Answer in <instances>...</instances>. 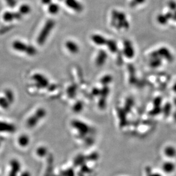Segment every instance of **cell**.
<instances>
[{
	"mask_svg": "<svg viewBox=\"0 0 176 176\" xmlns=\"http://www.w3.org/2000/svg\"><path fill=\"white\" fill-rule=\"evenodd\" d=\"M111 25L117 29L122 28L128 29L129 27V22L124 13L116 10H113L112 12Z\"/></svg>",
	"mask_w": 176,
	"mask_h": 176,
	"instance_id": "1",
	"label": "cell"
},
{
	"mask_svg": "<svg viewBox=\"0 0 176 176\" xmlns=\"http://www.w3.org/2000/svg\"><path fill=\"white\" fill-rule=\"evenodd\" d=\"M55 21L52 20H49L46 22L37 38V42L39 45H42L46 42L48 35L55 26Z\"/></svg>",
	"mask_w": 176,
	"mask_h": 176,
	"instance_id": "2",
	"label": "cell"
},
{
	"mask_svg": "<svg viewBox=\"0 0 176 176\" xmlns=\"http://www.w3.org/2000/svg\"><path fill=\"white\" fill-rule=\"evenodd\" d=\"M152 57L158 56L160 58H163L167 61L172 62L173 60V56L171 52L167 47H163L160 48L156 52H153L151 54Z\"/></svg>",
	"mask_w": 176,
	"mask_h": 176,
	"instance_id": "3",
	"label": "cell"
},
{
	"mask_svg": "<svg viewBox=\"0 0 176 176\" xmlns=\"http://www.w3.org/2000/svg\"><path fill=\"white\" fill-rule=\"evenodd\" d=\"M123 52L124 56L128 58H132L135 56V50L132 44L128 40H126L124 42Z\"/></svg>",
	"mask_w": 176,
	"mask_h": 176,
	"instance_id": "4",
	"label": "cell"
},
{
	"mask_svg": "<svg viewBox=\"0 0 176 176\" xmlns=\"http://www.w3.org/2000/svg\"><path fill=\"white\" fill-rule=\"evenodd\" d=\"M65 3L70 8L76 12H81L83 9L82 5L77 0H66Z\"/></svg>",
	"mask_w": 176,
	"mask_h": 176,
	"instance_id": "5",
	"label": "cell"
},
{
	"mask_svg": "<svg viewBox=\"0 0 176 176\" xmlns=\"http://www.w3.org/2000/svg\"><path fill=\"white\" fill-rule=\"evenodd\" d=\"M22 18L21 14L17 12H6L3 15V19L6 22H11L14 20H20Z\"/></svg>",
	"mask_w": 176,
	"mask_h": 176,
	"instance_id": "6",
	"label": "cell"
},
{
	"mask_svg": "<svg viewBox=\"0 0 176 176\" xmlns=\"http://www.w3.org/2000/svg\"><path fill=\"white\" fill-rule=\"evenodd\" d=\"M107 54L104 50H100L96 59V63L98 66L103 65L107 59Z\"/></svg>",
	"mask_w": 176,
	"mask_h": 176,
	"instance_id": "7",
	"label": "cell"
},
{
	"mask_svg": "<svg viewBox=\"0 0 176 176\" xmlns=\"http://www.w3.org/2000/svg\"><path fill=\"white\" fill-rule=\"evenodd\" d=\"M92 41L98 46H103L106 45L107 40L101 35H93L91 37Z\"/></svg>",
	"mask_w": 176,
	"mask_h": 176,
	"instance_id": "8",
	"label": "cell"
},
{
	"mask_svg": "<svg viewBox=\"0 0 176 176\" xmlns=\"http://www.w3.org/2000/svg\"><path fill=\"white\" fill-rule=\"evenodd\" d=\"M66 47L69 52L71 53L76 54L79 51V47L77 43L71 41H69L66 42Z\"/></svg>",
	"mask_w": 176,
	"mask_h": 176,
	"instance_id": "9",
	"label": "cell"
},
{
	"mask_svg": "<svg viewBox=\"0 0 176 176\" xmlns=\"http://www.w3.org/2000/svg\"><path fill=\"white\" fill-rule=\"evenodd\" d=\"M163 172L167 174H171L175 171V165L171 161L165 162L163 164Z\"/></svg>",
	"mask_w": 176,
	"mask_h": 176,
	"instance_id": "10",
	"label": "cell"
},
{
	"mask_svg": "<svg viewBox=\"0 0 176 176\" xmlns=\"http://www.w3.org/2000/svg\"><path fill=\"white\" fill-rule=\"evenodd\" d=\"M13 47L17 51L26 52L28 45H27L25 43L22 42L21 41H17L13 42Z\"/></svg>",
	"mask_w": 176,
	"mask_h": 176,
	"instance_id": "11",
	"label": "cell"
},
{
	"mask_svg": "<svg viewBox=\"0 0 176 176\" xmlns=\"http://www.w3.org/2000/svg\"><path fill=\"white\" fill-rule=\"evenodd\" d=\"M164 153L167 157H173L176 155V148L173 146H167L165 148Z\"/></svg>",
	"mask_w": 176,
	"mask_h": 176,
	"instance_id": "12",
	"label": "cell"
},
{
	"mask_svg": "<svg viewBox=\"0 0 176 176\" xmlns=\"http://www.w3.org/2000/svg\"><path fill=\"white\" fill-rule=\"evenodd\" d=\"M106 45L107 46L108 49L112 52H116L117 51V48H118L117 46L116 42L114 40H112V39L107 40Z\"/></svg>",
	"mask_w": 176,
	"mask_h": 176,
	"instance_id": "13",
	"label": "cell"
},
{
	"mask_svg": "<svg viewBox=\"0 0 176 176\" xmlns=\"http://www.w3.org/2000/svg\"><path fill=\"white\" fill-rule=\"evenodd\" d=\"M59 6L56 4H50L48 6V10L49 12V13L52 14H56V13L59 12Z\"/></svg>",
	"mask_w": 176,
	"mask_h": 176,
	"instance_id": "14",
	"label": "cell"
},
{
	"mask_svg": "<svg viewBox=\"0 0 176 176\" xmlns=\"http://www.w3.org/2000/svg\"><path fill=\"white\" fill-rule=\"evenodd\" d=\"M19 11H20L19 13L21 14H27L30 13L31 8L28 5H22L20 6Z\"/></svg>",
	"mask_w": 176,
	"mask_h": 176,
	"instance_id": "15",
	"label": "cell"
},
{
	"mask_svg": "<svg viewBox=\"0 0 176 176\" xmlns=\"http://www.w3.org/2000/svg\"><path fill=\"white\" fill-rule=\"evenodd\" d=\"M157 20L159 23H160L161 25H165L167 23V22L169 20L167 18L165 14V15L160 14L157 17Z\"/></svg>",
	"mask_w": 176,
	"mask_h": 176,
	"instance_id": "16",
	"label": "cell"
},
{
	"mask_svg": "<svg viewBox=\"0 0 176 176\" xmlns=\"http://www.w3.org/2000/svg\"><path fill=\"white\" fill-rule=\"evenodd\" d=\"M161 64V59L160 57L158 56H155V57H152V59L150 62V65L152 67H158L160 66Z\"/></svg>",
	"mask_w": 176,
	"mask_h": 176,
	"instance_id": "17",
	"label": "cell"
},
{
	"mask_svg": "<svg viewBox=\"0 0 176 176\" xmlns=\"http://www.w3.org/2000/svg\"><path fill=\"white\" fill-rule=\"evenodd\" d=\"M26 53L30 56H35L37 54V50L34 47H33V46H30V45H28V47L27 48Z\"/></svg>",
	"mask_w": 176,
	"mask_h": 176,
	"instance_id": "18",
	"label": "cell"
},
{
	"mask_svg": "<svg viewBox=\"0 0 176 176\" xmlns=\"http://www.w3.org/2000/svg\"><path fill=\"white\" fill-rule=\"evenodd\" d=\"M12 28H13V26L12 25L5 26L0 29V34H4L5 33L9 31V30H11Z\"/></svg>",
	"mask_w": 176,
	"mask_h": 176,
	"instance_id": "19",
	"label": "cell"
},
{
	"mask_svg": "<svg viewBox=\"0 0 176 176\" xmlns=\"http://www.w3.org/2000/svg\"><path fill=\"white\" fill-rule=\"evenodd\" d=\"M145 0H132L131 2V6H135L138 5L142 4H143Z\"/></svg>",
	"mask_w": 176,
	"mask_h": 176,
	"instance_id": "20",
	"label": "cell"
},
{
	"mask_svg": "<svg viewBox=\"0 0 176 176\" xmlns=\"http://www.w3.org/2000/svg\"><path fill=\"white\" fill-rule=\"evenodd\" d=\"M5 1L8 5H9V6L11 8L14 7L17 4L16 0H5Z\"/></svg>",
	"mask_w": 176,
	"mask_h": 176,
	"instance_id": "21",
	"label": "cell"
},
{
	"mask_svg": "<svg viewBox=\"0 0 176 176\" xmlns=\"http://www.w3.org/2000/svg\"><path fill=\"white\" fill-rule=\"evenodd\" d=\"M169 8L172 10H176V3L173 1H171V2H169Z\"/></svg>",
	"mask_w": 176,
	"mask_h": 176,
	"instance_id": "22",
	"label": "cell"
},
{
	"mask_svg": "<svg viewBox=\"0 0 176 176\" xmlns=\"http://www.w3.org/2000/svg\"><path fill=\"white\" fill-rule=\"evenodd\" d=\"M147 176H162V175L160 173H159L155 172V173H149Z\"/></svg>",
	"mask_w": 176,
	"mask_h": 176,
	"instance_id": "23",
	"label": "cell"
},
{
	"mask_svg": "<svg viewBox=\"0 0 176 176\" xmlns=\"http://www.w3.org/2000/svg\"><path fill=\"white\" fill-rule=\"evenodd\" d=\"M42 2L43 4L50 5L52 2V0H42Z\"/></svg>",
	"mask_w": 176,
	"mask_h": 176,
	"instance_id": "24",
	"label": "cell"
},
{
	"mask_svg": "<svg viewBox=\"0 0 176 176\" xmlns=\"http://www.w3.org/2000/svg\"><path fill=\"white\" fill-rule=\"evenodd\" d=\"M173 19L174 20H175L176 21V11L175 12V13L173 14Z\"/></svg>",
	"mask_w": 176,
	"mask_h": 176,
	"instance_id": "25",
	"label": "cell"
}]
</instances>
